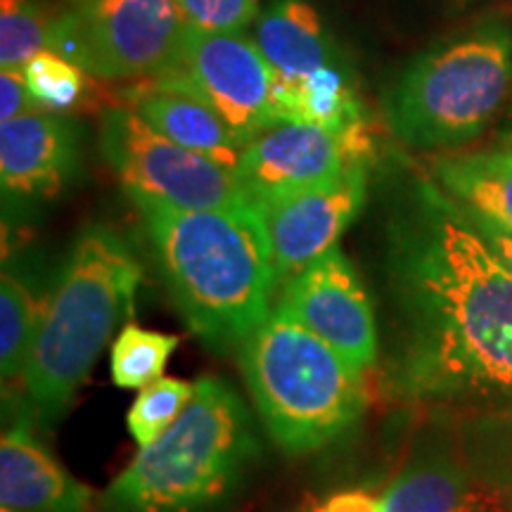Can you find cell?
<instances>
[{
  "label": "cell",
  "instance_id": "obj_9",
  "mask_svg": "<svg viewBox=\"0 0 512 512\" xmlns=\"http://www.w3.org/2000/svg\"><path fill=\"white\" fill-rule=\"evenodd\" d=\"M150 79L207 102L242 145L275 126V72L259 46L242 34H219L185 24L174 67Z\"/></svg>",
  "mask_w": 512,
  "mask_h": 512
},
{
  "label": "cell",
  "instance_id": "obj_24",
  "mask_svg": "<svg viewBox=\"0 0 512 512\" xmlns=\"http://www.w3.org/2000/svg\"><path fill=\"white\" fill-rule=\"evenodd\" d=\"M53 19L38 0H0V67H24L50 48Z\"/></svg>",
  "mask_w": 512,
  "mask_h": 512
},
{
  "label": "cell",
  "instance_id": "obj_11",
  "mask_svg": "<svg viewBox=\"0 0 512 512\" xmlns=\"http://www.w3.org/2000/svg\"><path fill=\"white\" fill-rule=\"evenodd\" d=\"M368 155L366 124L351 131L275 124L245 145L235 176L252 202H261L330 181Z\"/></svg>",
  "mask_w": 512,
  "mask_h": 512
},
{
  "label": "cell",
  "instance_id": "obj_25",
  "mask_svg": "<svg viewBox=\"0 0 512 512\" xmlns=\"http://www.w3.org/2000/svg\"><path fill=\"white\" fill-rule=\"evenodd\" d=\"M185 24L219 34H238L259 12V0H176Z\"/></svg>",
  "mask_w": 512,
  "mask_h": 512
},
{
  "label": "cell",
  "instance_id": "obj_6",
  "mask_svg": "<svg viewBox=\"0 0 512 512\" xmlns=\"http://www.w3.org/2000/svg\"><path fill=\"white\" fill-rule=\"evenodd\" d=\"M510 88L512 38L486 27L415 57L384 100V114L406 145L458 147L491 124Z\"/></svg>",
  "mask_w": 512,
  "mask_h": 512
},
{
  "label": "cell",
  "instance_id": "obj_8",
  "mask_svg": "<svg viewBox=\"0 0 512 512\" xmlns=\"http://www.w3.org/2000/svg\"><path fill=\"white\" fill-rule=\"evenodd\" d=\"M100 150L131 200L181 209H254L233 171L162 136L126 105L102 114Z\"/></svg>",
  "mask_w": 512,
  "mask_h": 512
},
{
  "label": "cell",
  "instance_id": "obj_1",
  "mask_svg": "<svg viewBox=\"0 0 512 512\" xmlns=\"http://www.w3.org/2000/svg\"><path fill=\"white\" fill-rule=\"evenodd\" d=\"M396 311L387 387L406 399H512V271L456 200L420 183L387 223Z\"/></svg>",
  "mask_w": 512,
  "mask_h": 512
},
{
  "label": "cell",
  "instance_id": "obj_10",
  "mask_svg": "<svg viewBox=\"0 0 512 512\" xmlns=\"http://www.w3.org/2000/svg\"><path fill=\"white\" fill-rule=\"evenodd\" d=\"M368 197L366 162L311 188L254 202L271 245L278 287L323 259L347 230Z\"/></svg>",
  "mask_w": 512,
  "mask_h": 512
},
{
  "label": "cell",
  "instance_id": "obj_5",
  "mask_svg": "<svg viewBox=\"0 0 512 512\" xmlns=\"http://www.w3.org/2000/svg\"><path fill=\"white\" fill-rule=\"evenodd\" d=\"M256 411L285 453H311L347 434L366 411L363 373L280 309L240 347Z\"/></svg>",
  "mask_w": 512,
  "mask_h": 512
},
{
  "label": "cell",
  "instance_id": "obj_30",
  "mask_svg": "<svg viewBox=\"0 0 512 512\" xmlns=\"http://www.w3.org/2000/svg\"><path fill=\"white\" fill-rule=\"evenodd\" d=\"M460 3H465V0H460Z\"/></svg>",
  "mask_w": 512,
  "mask_h": 512
},
{
  "label": "cell",
  "instance_id": "obj_31",
  "mask_svg": "<svg viewBox=\"0 0 512 512\" xmlns=\"http://www.w3.org/2000/svg\"><path fill=\"white\" fill-rule=\"evenodd\" d=\"M304 512H306V510H304Z\"/></svg>",
  "mask_w": 512,
  "mask_h": 512
},
{
  "label": "cell",
  "instance_id": "obj_27",
  "mask_svg": "<svg viewBox=\"0 0 512 512\" xmlns=\"http://www.w3.org/2000/svg\"><path fill=\"white\" fill-rule=\"evenodd\" d=\"M306 512H384V505L382 498L368 489H344L313 503Z\"/></svg>",
  "mask_w": 512,
  "mask_h": 512
},
{
  "label": "cell",
  "instance_id": "obj_14",
  "mask_svg": "<svg viewBox=\"0 0 512 512\" xmlns=\"http://www.w3.org/2000/svg\"><path fill=\"white\" fill-rule=\"evenodd\" d=\"M0 505L17 512H93L95 494L67 472L24 425L0 441Z\"/></svg>",
  "mask_w": 512,
  "mask_h": 512
},
{
  "label": "cell",
  "instance_id": "obj_28",
  "mask_svg": "<svg viewBox=\"0 0 512 512\" xmlns=\"http://www.w3.org/2000/svg\"><path fill=\"white\" fill-rule=\"evenodd\" d=\"M458 207H460V204H458ZM460 209H463V207H460ZM463 211H465L467 219H470L472 226L479 230V235H482V238L489 242V247L494 249L498 256H501L503 264L512 271V233H510V230L503 228L501 223H496V221L486 219V216H482V214H477V211H470V209H463Z\"/></svg>",
  "mask_w": 512,
  "mask_h": 512
},
{
  "label": "cell",
  "instance_id": "obj_4",
  "mask_svg": "<svg viewBox=\"0 0 512 512\" xmlns=\"http://www.w3.org/2000/svg\"><path fill=\"white\" fill-rule=\"evenodd\" d=\"M259 456L252 413L226 380L200 377L174 425L138 446L102 496L110 512H207L238 491Z\"/></svg>",
  "mask_w": 512,
  "mask_h": 512
},
{
  "label": "cell",
  "instance_id": "obj_20",
  "mask_svg": "<svg viewBox=\"0 0 512 512\" xmlns=\"http://www.w3.org/2000/svg\"><path fill=\"white\" fill-rule=\"evenodd\" d=\"M43 304L15 271L5 266L0 278V375L17 382L27 373Z\"/></svg>",
  "mask_w": 512,
  "mask_h": 512
},
{
  "label": "cell",
  "instance_id": "obj_16",
  "mask_svg": "<svg viewBox=\"0 0 512 512\" xmlns=\"http://www.w3.org/2000/svg\"><path fill=\"white\" fill-rule=\"evenodd\" d=\"M380 498L384 512H503L501 501L446 453L408 460Z\"/></svg>",
  "mask_w": 512,
  "mask_h": 512
},
{
  "label": "cell",
  "instance_id": "obj_21",
  "mask_svg": "<svg viewBox=\"0 0 512 512\" xmlns=\"http://www.w3.org/2000/svg\"><path fill=\"white\" fill-rule=\"evenodd\" d=\"M181 339L164 332L124 325L112 342V380L119 389H143L164 375Z\"/></svg>",
  "mask_w": 512,
  "mask_h": 512
},
{
  "label": "cell",
  "instance_id": "obj_17",
  "mask_svg": "<svg viewBox=\"0 0 512 512\" xmlns=\"http://www.w3.org/2000/svg\"><path fill=\"white\" fill-rule=\"evenodd\" d=\"M254 38L273 72L287 79H302L342 62L318 10L306 0H273L256 17Z\"/></svg>",
  "mask_w": 512,
  "mask_h": 512
},
{
  "label": "cell",
  "instance_id": "obj_7",
  "mask_svg": "<svg viewBox=\"0 0 512 512\" xmlns=\"http://www.w3.org/2000/svg\"><path fill=\"white\" fill-rule=\"evenodd\" d=\"M185 17L176 0H62L50 50L95 79H150L174 67Z\"/></svg>",
  "mask_w": 512,
  "mask_h": 512
},
{
  "label": "cell",
  "instance_id": "obj_12",
  "mask_svg": "<svg viewBox=\"0 0 512 512\" xmlns=\"http://www.w3.org/2000/svg\"><path fill=\"white\" fill-rule=\"evenodd\" d=\"M275 309L316 332L361 373L375 366L380 342L373 302L339 247L280 287Z\"/></svg>",
  "mask_w": 512,
  "mask_h": 512
},
{
  "label": "cell",
  "instance_id": "obj_3",
  "mask_svg": "<svg viewBox=\"0 0 512 512\" xmlns=\"http://www.w3.org/2000/svg\"><path fill=\"white\" fill-rule=\"evenodd\" d=\"M140 283L143 268L117 230L105 223L81 230L43 302L22 377L46 425L67 411L114 330L133 318Z\"/></svg>",
  "mask_w": 512,
  "mask_h": 512
},
{
  "label": "cell",
  "instance_id": "obj_26",
  "mask_svg": "<svg viewBox=\"0 0 512 512\" xmlns=\"http://www.w3.org/2000/svg\"><path fill=\"white\" fill-rule=\"evenodd\" d=\"M36 107L22 67L3 69L0 72V119L8 121L22 117V114L36 112Z\"/></svg>",
  "mask_w": 512,
  "mask_h": 512
},
{
  "label": "cell",
  "instance_id": "obj_2",
  "mask_svg": "<svg viewBox=\"0 0 512 512\" xmlns=\"http://www.w3.org/2000/svg\"><path fill=\"white\" fill-rule=\"evenodd\" d=\"M147 238L190 330L214 351L242 347L273 311L278 290L271 245L256 209H181L143 200Z\"/></svg>",
  "mask_w": 512,
  "mask_h": 512
},
{
  "label": "cell",
  "instance_id": "obj_13",
  "mask_svg": "<svg viewBox=\"0 0 512 512\" xmlns=\"http://www.w3.org/2000/svg\"><path fill=\"white\" fill-rule=\"evenodd\" d=\"M79 164V131L50 114L29 112L0 124V183L19 200L60 195Z\"/></svg>",
  "mask_w": 512,
  "mask_h": 512
},
{
  "label": "cell",
  "instance_id": "obj_22",
  "mask_svg": "<svg viewBox=\"0 0 512 512\" xmlns=\"http://www.w3.org/2000/svg\"><path fill=\"white\" fill-rule=\"evenodd\" d=\"M31 98L43 110L67 114L88 98V72L55 50H41L22 67Z\"/></svg>",
  "mask_w": 512,
  "mask_h": 512
},
{
  "label": "cell",
  "instance_id": "obj_19",
  "mask_svg": "<svg viewBox=\"0 0 512 512\" xmlns=\"http://www.w3.org/2000/svg\"><path fill=\"white\" fill-rule=\"evenodd\" d=\"M434 174L460 207L477 211L512 233V150L439 159Z\"/></svg>",
  "mask_w": 512,
  "mask_h": 512
},
{
  "label": "cell",
  "instance_id": "obj_15",
  "mask_svg": "<svg viewBox=\"0 0 512 512\" xmlns=\"http://www.w3.org/2000/svg\"><path fill=\"white\" fill-rule=\"evenodd\" d=\"M121 100L162 136L197 155L214 159L233 174L238 171L245 145L207 102L178 88L162 86L155 79H138L121 91Z\"/></svg>",
  "mask_w": 512,
  "mask_h": 512
},
{
  "label": "cell",
  "instance_id": "obj_18",
  "mask_svg": "<svg viewBox=\"0 0 512 512\" xmlns=\"http://www.w3.org/2000/svg\"><path fill=\"white\" fill-rule=\"evenodd\" d=\"M273 121L275 124H313L330 128V131H351L366 124L347 64H328L302 79L275 74Z\"/></svg>",
  "mask_w": 512,
  "mask_h": 512
},
{
  "label": "cell",
  "instance_id": "obj_29",
  "mask_svg": "<svg viewBox=\"0 0 512 512\" xmlns=\"http://www.w3.org/2000/svg\"><path fill=\"white\" fill-rule=\"evenodd\" d=\"M0 512H17V510H0Z\"/></svg>",
  "mask_w": 512,
  "mask_h": 512
},
{
  "label": "cell",
  "instance_id": "obj_23",
  "mask_svg": "<svg viewBox=\"0 0 512 512\" xmlns=\"http://www.w3.org/2000/svg\"><path fill=\"white\" fill-rule=\"evenodd\" d=\"M197 382L178 380V377H159L138 389L136 401L128 408L126 422L128 432L138 446L152 444L157 437L174 425V420L183 413L188 401L195 394Z\"/></svg>",
  "mask_w": 512,
  "mask_h": 512
}]
</instances>
